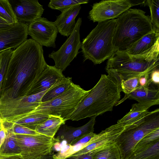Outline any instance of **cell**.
<instances>
[{
    "label": "cell",
    "mask_w": 159,
    "mask_h": 159,
    "mask_svg": "<svg viewBox=\"0 0 159 159\" xmlns=\"http://www.w3.org/2000/svg\"><path fill=\"white\" fill-rule=\"evenodd\" d=\"M48 65L43 46L32 39L13 50L2 83L0 98L25 95Z\"/></svg>",
    "instance_id": "cell-1"
},
{
    "label": "cell",
    "mask_w": 159,
    "mask_h": 159,
    "mask_svg": "<svg viewBox=\"0 0 159 159\" xmlns=\"http://www.w3.org/2000/svg\"><path fill=\"white\" fill-rule=\"evenodd\" d=\"M120 92L118 85L109 76L102 75L76 109L64 120L78 121L111 111L120 99Z\"/></svg>",
    "instance_id": "cell-2"
},
{
    "label": "cell",
    "mask_w": 159,
    "mask_h": 159,
    "mask_svg": "<svg viewBox=\"0 0 159 159\" xmlns=\"http://www.w3.org/2000/svg\"><path fill=\"white\" fill-rule=\"evenodd\" d=\"M159 45L149 52L140 55L130 54L124 51H117L108 59L106 70L118 87L129 78L150 74L158 69Z\"/></svg>",
    "instance_id": "cell-3"
},
{
    "label": "cell",
    "mask_w": 159,
    "mask_h": 159,
    "mask_svg": "<svg viewBox=\"0 0 159 159\" xmlns=\"http://www.w3.org/2000/svg\"><path fill=\"white\" fill-rule=\"evenodd\" d=\"M116 19L112 43L116 51L126 50L155 29L150 16L140 9L129 8Z\"/></svg>",
    "instance_id": "cell-4"
},
{
    "label": "cell",
    "mask_w": 159,
    "mask_h": 159,
    "mask_svg": "<svg viewBox=\"0 0 159 159\" xmlns=\"http://www.w3.org/2000/svg\"><path fill=\"white\" fill-rule=\"evenodd\" d=\"M116 19L98 22L81 42L84 61L89 60L94 64L109 59L116 51L112 42Z\"/></svg>",
    "instance_id": "cell-5"
},
{
    "label": "cell",
    "mask_w": 159,
    "mask_h": 159,
    "mask_svg": "<svg viewBox=\"0 0 159 159\" xmlns=\"http://www.w3.org/2000/svg\"><path fill=\"white\" fill-rule=\"evenodd\" d=\"M90 91V90H85L73 83L62 94L49 101L41 102L31 114H41L64 119L76 109Z\"/></svg>",
    "instance_id": "cell-6"
},
{
    "label": "cell",
    "mask_w": 159,
    "mask_h": 159,
    "mask_svg": "<svg viewBox=\"0 0 159 159\" xmlns=\"http://www.w3.org/2000/svg\"><path fill=\"white\" fill-rule=\"evenodd\" d=\"M159 128V109L149 111L137 125H131L118 136L115 143L121 159H127L138 143L150 132Z\"/></svg>",
    "instance_id": "cell-7"
},
{
    "label": "cell",
    "mask_w": 159,
    "mask_h": 159,
    "mask_svg": "<svg viewBox=\"0 0 159 159\" xmlns=\"http://www.w3.org/2000/svg\"><path fill=\"white\" fill-rule=\"evenodd\" d=\"M21 150L22 159H37L52 152L54 138L39 134L28 135L14 134Z\"/></svg>",
    "instance_id": "cell-8"
},
{
    "label": "cell",
    "mask_w": 159,
    "mask_h": 159,
    "mask_svg": "<svg viewBox=\"0 0 159 159\" xmlns=\"http://www.w3.org/2000/svg\"><path fill=\"white\" fill-rule=\"evenodd\" d=\"M82 18H78L72 33L60 48L57 51H53L48 57L54 61V66L62 72L64 71L70 62L76 57L81 48L80 28Z\"/></svg>",
    "instance_id": "cell-9"
},
{
    "label": "cell",
    "mask_w": 159,
    "mask_h": 159,
    "mask_svg": "<svg viewBox=\"0 0 159 159\" xmlns=\"http://www.w3.org/2000/svg\"><path fill=\"white\" fill-rule=\"evenodd\" d=\"M134 5L129 0L102 1L93 4L88 17L94 22L115 19Z\"/></svg>",
    "instance_id": "cell-10"
},
{
    "label": "cell",
    "mask_w": 159,
    "mask_h": 159,
    "mask_svg": "<svg viewBox=\"0 0 159 159\" xmlns=\"http://www.w3.org/2000/svg\"><path fill=\"white\" fill-rule=\"evenodd\" d=\"M28 32L32 39L42 46L56 47L58 31L54 22L41 17L28 25Z\"/></svg>",
    "instance_id": "cell-11"
},
{
    "label": "cell",
    "mask_w": 159,
    "mask_h": 159,
    "mask_svg": "<svg viewBox=\"0 0 159 159\" xmlns=\"http://www.w3.org/2000/svg\"><path fill=\"white\" fill-rule=\"evenodd\" d=\"M18 22L28 25L41 17L44 9L38 0H8Z\"/></svg>",
    "instance_id": "cell-12"
},
{
    "label": "cell",
    "mask_w": 159,
    "mask_h": 159,
    "mask_svg": "<svg viewBox=\"0 0 159 159\" xmlns=\"http://www.w3.org/2000/svg\"><path fill=\"white\" fill-rule=\"evenodd\" d=\"M28 25L18 22L13 26L0 29V53L15 49L27 39Z\"/></svg>",
    "instance_id": "cell-13"
},
{
    "label": "cell",
    "mask_w": 159,
    "mask_h": 159,
    "mask_svg": "<svg viewBox=\"0 0 159 159\" xmlns=\"http://www.w3.org/2000/svg\"><path fill=\"white\" fill-rule=\"evenodd\" d=\"M91 117L90 120L84 125L78 127L62 125L58 130L55 142H60L65 141L67 144L73 146L77 142L86 135L93 132L96 118Z\"/></svg>",
    "instance_id": "cell-14"
},
{
    "label": "cell",
    "mask_w": 159,
    "mask_h": 159,
    "mask_svg": "<svg viewBox=\"0 0 159 159\" xmlns=\"http://www.w3.org/2000/svg\"><path fill=\"white\" fill-rule=\"evenodd\" d=\"M150 79L144 86H139L136 89L119 100L116 106L122 103L127 99H134L138 103L146 105L150 107L159 104V90L158 88L150 86L152 84Z\"/></svg>",
    "instance_id": "cell-15"
},
{
    "label": "cell",
    "mask_w": 159,
    "mask_h": 159,
    "mask_svg": "<svg viewBox=\"0 0 159 159\" xmlns=\"http://www.w3.org/2000/svg\"><path fill=\"white\" fill-rule=\"evenodd\" d=\"M65 76L54 66L48 65L26 95L33 94L50 88L59 79Z\"/></svg>",
    "instance_id": "cell-16"
},
{
    "label": "cell",
    "mask_w": 159,
    "mask_h": 159,
    "mask_svg": "<svg viewBox=\"0 0 159 159\" xmlns=\"http://www.w3.org/2000/svg\"><path fill=\"white\" fill-rule=\"evenodd\" d=\"M81 5H78L61 11V13L57 16L54 23L58 32L64 36L68 37L75 26V19L81 9Z\"/></svg>",
    "instance_id": "cell-17"
},
{
    "label": "cell",
    "mask_w": 159,
    "mask_h": 159,
    "mask_svg": "<svg viewBox=\"0 0 159 159\" xmlns=\"http://www.w3.org/2000/svg\"><path fill=\"white\" fill-rule=\"evenodd\" d=\"M159 30H154L146 34L129 48L124 50L134 55H143L148 53L159 45Z\"/></svg>",
    "instance_id": "cell-18"
},
{
    "label": "cell",
    "mask_w": 159,
    "mask_h": 159,
    "mask_svg": "<svg viewBox=\"0 0 159 159\" xmlns=\"http://www.w3.org/2000/svg\"><path fill=\"white\" fill-rule=\"evenodd\" d=\"M150 107L139 103L133 104L130 111L119 120L117 123H121L125 125H137L148 114L149 112L148 109Z\"/></svg>",
    "instance_id": "cell-19"
},
{
    "label": "cell",
    "mask_w": 159,
    "mask_h": 159,
    "mask_svg": "<svg viewBox=\"0 0 159 159\" xmlns=\"http://www.w3.org/2000/svg\"><path fill=\"white\" fill-rule=\"evenodd\" d=\"M65 121L59 117L49 116L46 120L37 126L35 130L39 134L54 138L60 127L65 124Z\"/></svg>",
    "instance_id": "cell-20"
},
{
    "label": "cell",
    "mask_w": 159,
    "mask_h": 159,
    "mask_svg": "<svg viewBox=\"0 0 159 159\" xmlns=\"http://www.w3.org/2000/svg\"><path fill=\"white\" fill-rule=\"evenodd\" d=\"M127 159H159V140L134 149Z\"/></svg>",
    "instance_id": "cell-21"
},
{
    "label": "cell",
    "mask_w": 159,
    "mask_h": 159,
    "mask_svg": "<svg viewBox=\"0 0 159 159\" xmlns=\"http://www.w3.org/2000/svg\"><path fill=\"white\" fill-rule=\"evenodd\" d=\"M73 82L72 78L65 76L59 79L43 95L41 102L49 101L64 93Z\"/></svg>",
    "instance_id": "cell-22"
},
{
    "label": "cell",
    "mask_w": 159,
    "mask_h": 159,
    "mask_svg": "<svg viewBox=\"0 0 159 159\" xmlns=\"http://www.w3.org/2000/svg\"><path fill=\"white\" fill-rule=\"evenodd\" d=\"M90 152L93 159H121L120 151L115 142Z\"/></svg>",
    "instance_id": "cell-23"
},
{
    "label": "cell",
    "mask_w": 159,
    "mask_h": 159,
    "mask_svg": "<svg viewBox=\"0 0 159 159\" xmlns=\"http://www.w3.org/2000/svg\"><path fill=\"white\" fill-rule=\"evenodd\" d=\"M21 153V149L14 134L10 131H7L6 138L0 147V155L20 154Z\"/></svg>",
    "instance_id": "cell-24"
},
{
    "label": "cell",
    "mask_w": 159,
    "mask_h": 159,
    "mask_svg": "<svg viewBox=\"0 0 159 159\" xmlns=\"http://www.w3.org/2000/svg\"><path fill=\"white\" fill-rule=\"evenodd\" d=\"M49 116L43 114H33L27 116L14 123L21 125L35 130L37 125L42 123Z\"/></svg>",
    "instance_id": "cell-25"
},
{
    "label": "cell",
    "mask_w": 159,
    "mask_h": 159,
    "mask_svg": "<svg viewBox=\"0 0 159 159\" xmlns=\"http://www.w3.org/2000/svg\"><path fill=\"white\" fill-rule=\"evenodd\" d=\"M121 133H116L90 144L71 155L76 156L87 153L99 148L114 143L118 136Z\"/></svg>",
    "instance_id": "cell-26"
},
{
    "label": "cell",
    "mask_w": 159,
    "mask_h": 159,
    "mask_svg": "<svg viewBox=\"0 0 159 159\" xmlns=\"http://www.w3.org/2000/svg\"><path fill=\"white\" fill-rule=\"evenodd\" d=\"M0 17L9 25L18 23L8 0H0Z\"/></svg>",
    "instance_id": "cell-27"
},
{
    "label": "cell",
    "mask_w": 159,
    "mask_h": 159,
    "mask_svg": "<svg viewBox=\"0 0 159 159\" xmlns=\"http://www.w3.org/2000/svg\"><path fill=\"white\" fill-rule=\"evenodd\" d=\"M88 2V0H51L48 6L52 9L61 11L74 6L87 3Z\"/></svg>",
    "instance_id": "cell-28"
},
{
    "label": "cell",
    "mask_w": 159,
    "mask_h": 159,
    "mask_svg": "<svg viewBox=\"0 0 159 159\" xmlns=\"http://www.w3.org/2000/svg\"><path fill=\"white\" fill-rule=\"evenodd\" d=\"M146 2L150 10L151 23L155 28L159 30V0H148Z\"/></svg>",
    "instance_id": "cell-29"
},
{
    "label": "cell",
    "mask_w": 159,
    "mask_h": 159,
    "mask_svg": "<svg viewBox=\"0 0 159 159\" xmlns=\"http://www.w3.org/2000/svg\"><path fill=\"white\" fill-rule=\"evenodd\" d=\"M13 52V49H8L0 53V92L4 75Z\"/></svg>",
    "instance_id": "cell-30"
},
{
    "label": "cell",
    "mask_w": 159,
    "mask_h": 159,
    "mask_svg": "<svg viewBox=\"0 0 159 159\" xmlns=\"http://www.w3.org/2000/svg\"><path fill=\"white\" fill-rule=\"evenodd\" d=\"M140 76L135 77L122 81L119 87L125 95L133 91L139 86V79Z\"/></svg>",
    "instance_id": "cell-31"
},
{
    "label": "cell",
    "mask_w": 159,
    "mask_h": 159,
    "mask_svg": "<svg viewBox=\"0 0 159 159\" xmlns=\"http://www.w3.org/2000/svg\"><path fill=\"white\" fill-rule=\"evenodd\" d=\"M7 131H10L14 134L35 135L39 134L34 130L23 125L14 123H12L11 128Z\"/></svg>",
    "instance_id": "cell-32"
},
{
    "label": "cell",
    "mask_w": 159,
    "mask_h": 159,
    "mask_svg": "<svg viewBox=\"0 0 159 159\" xmlns=\"http://www.w3.org/2000/svg\"><path fill=\"white\" fill-rule=\"evenodd\" d=\"M157 140H159V128L150 132L143 138L134 149L142 147Z\"/></svg>",
    "instance_id": "cell-33"
},
{
    "label": "cell",
    "mask_w": 159,
    "mask_h": 159,
    "mask_svg": "<svg viewBox=\"0 0 159 159\" xmlns=\"http://www.w3.org/2000/svg\"><path fill=\"white\" fill-rule=\"evenodd\" d=\"M96 134L94 132L90 133L82 137L73 146L81 144L84 145L86 147L88 145V142Z\"/></svg>",
    "instance_id": "cell-34"
},
{
    "label": "cell",
    "mask_w": 159,
    "mask_h": 159,
    "mask_svg": "<svg viewBox=\"0 0 159 159\" xmlns=\"http://www.w3.org/2000/svg\"><path fill=\"white\" fill-rule=\"evenodd\" d=\"M150 80L152 83L158 86L159 84V70L158 69L152 71L150 75Z\"/></svg>",
    "instance_id": "cell-35"
},
{
    "label": "cell",
    "mask_w": 159,
    "mask_h": 159,
    "mask_svg": "<svg viewBox=\"0 0 159 159\" xmlns=\"http://www.w3.org/2000/svg\"><path fill=\"white\" fill-rule=\"evenodd\" d=\"M65 159H93V158L89 152L78 155H71Z\"/></svg>",
    "instance_id": "cell-36"
},
{
    "label": "cell",
    "mask_w": 159,
    "mask_h": 159,
    "mask_svg": "<svg viewBox=\"0 0 159 159\" xmlns=\"http://www.w3.org/2000/svg\"><path fill=\"white\" fill-rule=\"evenodd\" d=\"M7 135V132L3 127L2 122L0 129V147L3 143Z\"/></svg>",
    "instance_id": "cell-37"
},
{
    "label": "cell",
    "mask_w": 159,
    "mask_h": 159,
    "mask_svg": "<svg viewBox=\"0 0 159 159\" xmlns=\"http://www.w3.org/2000/svg\"><path fill=\"white\" fill-rule=\"evenodd\" d=\"M150 75V74H146L139 77V83L140 86H144L146 84L149 78Z\"/></svg>",
    "instance_id": "cell-38"
},
{
    "label": "cell",
    "mask_w": 159,
    "mask_h": 159,
    "mask_svg": "<svg viewBox=\"0 0 159 159\" xmlns=\"http://www.w3.org/2000/svg\"><path fill=\"white\" fill-rule=\"evenodd\" d=\"M0 159H22L20 154L11 155H0Z\"/></svg>",
    "instance_id": "cell-39"
},
{
    "label": "cell",
    "mask_w": 159,
    "mask_h": 159,
    "mask_svg": "<svg viewBox=\"0 0 159 159\" xmlns=\"http://www.w3.org/2000/svg\"><path fill=\"white\" fill-rule=\"evenodd\" d=\"M66 144H64L63 143H61L60 142H55L53 145V148L56 151L58 152Z\"/></svg>",
    "instance_id": "cell-40"
},
{
    "label": "cell",
    "mask_w": 159,
    "mask_h": 159,
    "mask_svg": "<svg viewBox=\"0 0 159 159\" xmlns=\"http://www.w3.org/2000/svg\"><path fill=\"white\" fill-rule=\"evenodd\" d=\"M54 152L42 155L37 159H56Z\"/></svg>",
    "instance_id": "cell-41"
},
{
    "label": "cell",
    "mask_w": 159,
    "mask_h": 159,
    "mask_svg": "<svg viewBox=\"0 0 159 159\" xmlns=\"http://www.w3.org/2000/svg\"><path fill=\"white\" fill-rule=\"evenodd\" d=\"M13 25L7 24H0V29H2L8 28L13 26Z\"/></svg>",
    "instance_id": "cell-42"
},
{
    "label": "cell",
    "mask_w": 159,
    "mask_h": 159,
    "mask_svg": "<svg viewBox=\"0 0 159 159\" xmlns=\"http://www.w3.org/2000/svg\"><path fill=\"white\" fill-rule=\"evenodd\" d=\"M0 24H9L7 21L1 17H0Z\"/></svg>",
    "instance_id": "cell-43"
},
{
    "label": "cell",
    "mask_w": 159,
    "mask_h": 159,
    "mask_svg": "<svg viewBox=\"0 0 159 159\" xmlns=\"http://www.w3.org/2000/svg\"><path fill=\"white\" fill-rule=\"evenodd\" d=\"M2 120L1 119V117H0V129H1V127H2Z\"/></svg>",
    "instance_id": "cell-44"
}]
</instances>
